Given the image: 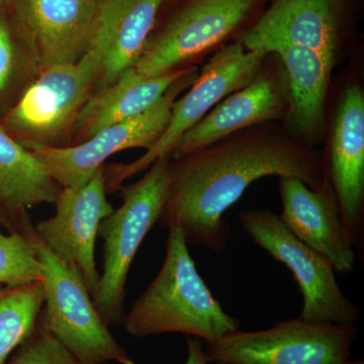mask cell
Wrapping results in <instances>:
<instances>
[{
    "instance_id": "obj_17",
    "label": "cell",
    "mask_w": 364,
    "mask_h": 364,
    "mask_svg": "<svg viewBox=\"0 0 364 364\" xmlns=\"http://www.w3.org/2000/svg\"><path fill=\"white\" fill-rule=\"evenodd\" d=\"M282 107V95L274 79L257 75L245 87L225 97L189 129L179 139L170 158L181 159L242 129L277 119Z\"/></svg>"
},
{
    "instance_id": "obj_26",
    "label": "cell",
    "mask_w": 364,
    "mask_h": 364,
    "mask_svg": "<svg viewBox=\"0 0 364 364\" xmlns=\"http://www.w3.org/2000/svg\"><path fill=\"white\" fill-rule=\"evenodd\" d=\"M0 225H1L2 227L6 228V231L9 232V233H11V232H13V227H11V223H9V220L6 219V215L1 214V213H0Z\"/></svg>"
},
{
    "instance_id": "obj_23",
    "label": "cell",
    "mask_w": 364,
    "mask_h": 364,
    "mask_svg": "<svg viewBox=\"0 0 364 364\" xmlns=\"http://www.w3.org/2000/svg\"><path fill=\"white\" fill-rule=\"evenodd\" d=\"M33 226L23 233L0 232V286H21L44 279L42 263L28 236Z\"/></svg>"
},
{
    "instance_id": "obj_7",
    "label": "cell",
    "mask_w": 364,
    "mask_h": 364,
    "mask_svg": "<svg viewBox=\"0 0 364 364\" xmlns=\"http://www.w3.org/2000/svg\"><path fill=\"white\" fill-rule=\"evenodd\" d=\"M354 324H315L291 318L259 331H236L208 344L215 364H363L350 360Z\"/></svg>"
},
{
    "instance_id": "obj_27",
    "label": "cell",
    "mask_w": 364,
    "mask_h": 364,
    "mask_svg": "<svg viewBox=\"0 0 364 364\" xmlns=\"http://www.w3.org/2000/svg\"><path fill=\"white\" fill-rule=\"evenodd\" d=\"M7 1H9V0H0V14L4 11V7H6Z\"/></svg>"
},
{
    "instance_id": "obj_15",
    "label": "cell",
    "mask_w": 364,
    "mask_h": 364,
    "mask_svg": "<svg viewBox=\"0 0 364 364\" xmlns=\"http://www.w3.org/2000/svg\"><path fill=\"white\" fill-rule=\"evenodd\" d=\"M342 7L343 0H274L240 41L249 50L277 41L304 46L335 63Z\"/></svg>"
},
{
    "instance_id": "obj_2",
    "label": "cell",
    "mask_w": 364,
    "mask_h": 364,
    "mask_svg": "<svg viewBox=\"0 0 364 364\" xmlns=\"http://www.w3.org/2000/svg\"><path fill=\"white\" fill-rule=\"evenodd\" d=\"M123 325L136 338L181 333L212 344L239 330L241 323L228 315L210 293L183 232L172 225L161 270L132 305Z\"/></svg>"
},
{
    "instance_id": "obj_21",
    "label": "cell",
    "mask_w": 364,
    "mask_h": 364,
    "mask_svg": "<svg viewBox=\"0 0 364 364\" xmlns=\"http://www.w3.org/2000/svg\"><path fill=\"white\" fill-rule=\"evenodd\" d=\"M44 304L43 282L0 286V364L32 335Z\"/></svg>"
},
{
    "instance_id": "obj_24",
    "label": "cell",
    "mask_w": 364,
    "mask_h": 364,
    "mask_svg": "<svg viewBox=\"0 0 364 364\" xmlns=\"http://www.w3.org/2000/svg\"><path fill=\"white\" fill-rule=\"evenodd\" d=\"M6 364H81L48 329L40 316L32 335L16 348Z\"/></svg>"
},
{
    "instance_id": "obj_19",
    "label": "cell",
    "mask_w": 364,
    "mask_h": 364,
    "mask_svg": "<svg viewBox=\"0 0 364 364\" xmlns=\"http://www.w3.org/2000/svg\"><path fill=\"white\" fill-rule=\"evenodd\" d=\"M62 188L35 155L0 126V213L13 232L23 233L32 226L28 210L43 203L54 205Z\"/></svg>"
},
{
    "instance_id": "obj_12",
    "label": "cell",
    "mask_w": 364,
    "mask_h": 364,
    "mask_svg": "<svg viewBox=\"0 0 364 364\" xmlns=\"http://www.w3.org/2000/svg\"><path fill=\"white\" fill-rule=\"evenodd\" d=\"M107 195L102 167L85 186L62 188L54 203L55 215L35 226L41 241L78 270L91 298L100 279L95 263L98 229L114 210Z\"/></svg>"
},
{
    "instance_id": "obj_16",
    "label": "cell",
    "mask_w": 364,
    "mask_h": 364,
    "mask_svg": "<svg viewBox=\"0 0 364 364\" xmlns=\"http://www.w3.org/2000/svg\"><path fill=\"white\" fill-rule=\"evenodd\" d=\"M164 1L105 0L90 45L102 56L95 91L114 85L136 66Z\"/></svg>"
},
{
    "instance_id": "obj_8",
    "label": "cell",
    "mask_w": 364,
    "mask_h": 364,
    "mask_svg": "<svg viewBox=\"0 0 364 364\" xmlns=\"http://www.w3.org/2000/svg\"><path fill=\"white\" fill-rule=\"evenodd\" d=\"M239 221L256 245L286 265L301 289L299 318L315 324H354L360 310L345 296L330 261L299 240L267 210H245Z\"/></svg>"
},
{
    "instance_id": "obj_25",
    "label": "cell",
    "mask_w": 364,
    "mask_h": 364,
    "mask_svg": "<svg viewBox=\"0 0 364 364\" xmlns=\"http://www.w3.org/2000/svg\"><path fill=\"white\" fill-rule=\"evenodd\" d=\"M186 345H188V359L184 364H215L208 360L202 339L188 336Z\"/></svg>"
},
{
    "instance_id": "obj_20",
    "label": "cell",
    "mask_w": 364,
    "mask_h": 364,
    "mask_svg": "<svg viewBox=\"0 0 364 364\" xmlns=\"http://www.w3.org/2000/svg\"><path fill=\"white\" fill-rule=\"evenodd\" d=\"M259 50L265 54L279 55L284 64L291 128L301 135H313L323 123L326 95L335 63L310 48L282 41L267 43Z\"/></svg>"
},
{
    "instance_id": "obj_1",
    "label": "cell",
    "mask_w": 364,
    "mask_h": 364,
    "mask_svg": "<svg viewBox=\"0 0 364 364\" xmlns=\"http://www.w3.org/2000/svg\"><path fill=\"white\" fill-rule=\"evenodd\" d=\"M170 165L160 226H178L188 245L223 252L231 237L224 219L254 181L294 177L318 189L326 181L320 156L287 138L267 134L225 138Z\"/></svg>"
},
{
    "instance_id": "obj_4",
    "label": "cell",
    "mask_w": 364,
    "mask_h": 364,
    "mask_svg": "<svg viewBox=\"0 0 364 364\" xmlns=\"http://www.w3.org/2000/svg\"><path fill=\"white\" fill-rule=\"evenodd\" d=\"M100 62L90 48L76 63L41 71L0 126L25 147L71 146L79 114L97 88Z\"/></svg>"
},
{
    "instance_id": "obj_13",
    "label": "cell",
    "mask_w": 364,
    "mask_h": 364,
    "mask_svg": "<svg viewBox=\"0 0 364 364\" xmlns=\"http://www.w3.org/2000/svg\"><path fill=\"white\" fill-rule=\"evenodd\" d=\"M280 221L301 242L317 251L339 273L351 272L356 255L342 223L334 191L327 177L313 189L294 177L280 176Z\"/></svg>"
},
{
    "instance_id": "obj_22",
    "label": "cell",
    "mask_w": 364,
    "mask_h": 364,
    "mask_svg": "<svg viewBox=\"0 0 364 364\" xmlns=\"http://www.w3.org/2000/svg\"><path fill=\"white\" fill-rule=\"evenodd\" d=\"M41 70L14 21L0 14V119L16 104Z\"/></svg>"
},
{
    "instance_id": "obj_14",
    "label": "cell",
    "mask_w": 364,
    "mask_h": 364,
    "mask_svg": "<svg viewBox=\"0 0 364 364\" xmlns=\"http://www.w3.org/2000/svg\"><path fill=\"white\" fill-rule=\"evenodd\" d=\"M329 173L345 233L352 246H359L364 229V97L356 85L347 88L340 105Z\"/></svg>"
},
{
    "instance_id": "obj_18",
    "label": "cell",
    "mask_w": 364,
    "mask_h": 364,
    "mask_svg": "<svg viewBox=\"0 0 364 364\" xmlns=\"http://www.w3.org/2000/svg\"><path fill=\"white\" fill-rule=\"evenodd\" d=\"M191 67L157 76L127 71L114 85L95 91L79 114L72 145L88 140L107 127L140 116L159 102Z\"/></svg>"
},
{
    "instance_id": "obj_5",
    "label": "cell",
    "mask_w": 364,
    "mask_h": 364,
    "mask_svg": "<svg viewBox=\"0 0 364 364\" xmlns=\"http://www.w3.org/2000/svg\"><path fill=\"white\" fill-rule=\"evenodd\" d=\"M28 236L44 269L41 317L49 331L81 364H138L112 336L78 270L41 241L35 226Z\"/></svg>"
},
{
    "instance_id": "obj_6",
    "label": "cell",
    "mask_w": 364,
    "mask_h": 364,
    "mask_svg": "<svg viewBox=\"0 0 364 364\" xmlns=\"http://www.w3.org/2000/svg\"><path fill=\"white\" fill-rule=\"evenodd\" d=\"M267 55L260 50L247 49L241 41L215 53L189 86L188 92L173 102L166 130L157 143L136 161L104 166L107 193L119 191L124 181L149 168L159 158L170 157L179 139L189 129L225 97L245 87L258 75Z\"/></svg>"
},
{
    "instance_id": "obj_3",
    "label": "cell",
    "mask_w": 364,
    "mask_h": 364,
    "mask_svg": "<svg viewBox=\"0 0 364 364\" xmlns=\"http://www.w3.org/2000/svg\"><path fill=\"white\" fill-rule=\"evenodd\" d=\"M171 158L157 159L145 176L121 186V207L100 224L104 270L92 301L107 326L123 325L126 284L141 244L159 220L168 193Z\"/></svg>"
},
{
    "instance_id": "obj_9",
    "label": "cell",
    "mask_w": 364,
    "mask_h": 364,
    "mask_svg": "<svg viewBox=\"0 0 364 364\" xmlns=\"http://www.w3.org/2000/svg\"><path fill=\"white\" fill-rule=\"evenodd\" d=\"M198 74V69L191 67L147 112L102 129L78 145L61 148L33 145L26 148L62 188L85 186L112 155L134 148L146 151L152 148L166 130L173 102L182 91L193 85Z\"/></svg>"
},
{
    "instance_id": "obj_11",
    "label": "cell",
    "mask_w": 364,
    "mask_h": 364,
    "mask_svg": "<svg viewBox=\"0 0 364 364\" xmlns=\"http://www.w3.org/2000/svg\"><path fill=\"white\" fill-rule=\"evenodd\" d=\"M105 0H9L11 18L40 70L76 63L92 42Z\"/></svg>"
},
{
    "instance_id": "obj_10",
    "label": "cell",
    "mask_w": 364,
    "mask_h": 364,
    "mask_svg": "<svg viewBox=\"0 0 364 364\" xmlns=\"http://www.w3.org/2000/svg\"><path fill=\"white\" fill-rule=\"evenodd\" d=\"M256 0H188L160 32L151 36L134 69L157 76L182 68L233 32Z\"/></svg>"
}]
</instances>
